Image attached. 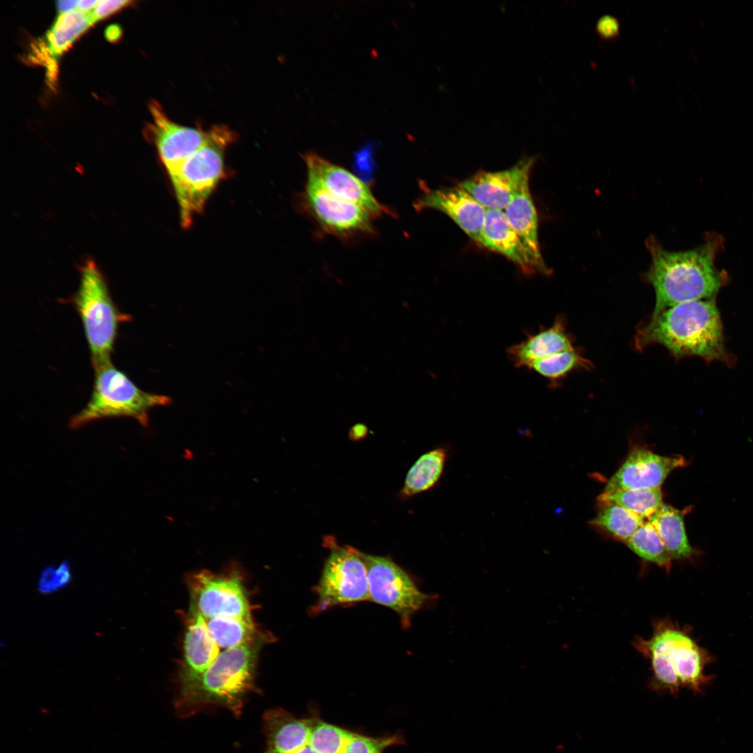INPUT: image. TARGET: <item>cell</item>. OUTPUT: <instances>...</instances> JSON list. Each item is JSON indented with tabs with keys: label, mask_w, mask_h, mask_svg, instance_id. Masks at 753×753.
<instances>
[{
	"label": "cell",
	"mask_w": 753,
	"mask_h": 753,
	"mask_svg": "<svg viewBox=\"0 0 753 753\" xmlns=\"http://www.w3.org/2000/svg\"><path fill=\"white\" fill-rule=\"evenodd\" d=\"M376 146L374 141H370L353 153V169L358 178L365 183L371 182L374 178L376 170L374 159Z\"/></svg>",
	"instance_id": "d6a6232c"
},
{
	"label": "cell",
	"mask_w": 753,
	"mask_h": 753,
	"mask_svg": "<svg viewBox=\"0 0 753 753\" xmlns=\"http://www.w3.org/2000/svg\"><path fill=\"white\" fill-rule=\"evenodd\" d=\"M528 183L529 180L523 184L503 212L510 226L531 253L538 260L544 261L538 242V215Z\"/></svg>",
	"instance_id": "603a6c76"
},
{
	"label": "cell",
	"mask_w": 753,
	"mask_h": 753,
	"mask_svg": "<svg viewBox=\"0 0 753 753\" xmlns=\"http://www.w3.org/2000/svg\"><path fill=\"white\" fill-rule=\"evenodd\" d=\"M234 139L225 126L209 130L205 143L167 174L171 181L183 227L190 226L225 173L224 153Z\"/></svg>",
	"instance_id": "277c9868"
},
{
	"label": "cell",
	"mask_w": 753,
	"mask_h": 753,
	"mask_svg": "<svg viewBox=\"0 0 753 753\" xmlns=\"http://www.w3.org/2000/svg\"><path fill=\"white\" fill-rule=\"evenodd\" d=\"M625 543L644 560L655 563L667 571L670 570L672 558L648 521L644 522Z\"/></svg>",
	"instance_id": "4316f807"
},
{
	"label": "cell",
	"mask_w": 753,
	"mask_h": 753,
	"mask_svg": "<svg viewBox=\"0 0 753 753\" xmlns=\"http://www.w3.org/2000/svg\"><path fill=\"white\" fill-rule=\"evenodd\" d=\"M311 719H298L282 709L263 715L266 747L263 753H296L308 744Z\"/></svg>",
	"instance_id": "d6986e66"
},
{
	"label": "cell",
	"mask_w": 753,
	"mask_h": 753,
	"mask_svg": "<svg viewBox=\"0 0 753 753\" xmlns=\"http://www.w3.org/2000/svg\"><path fill=\"white\" fill-rule=\"evenodd\" d=\"M307 204L322 228L335 235L348 236L372 231L374 216L365 208L337 198L325 190L307 183Z\"/></svg>",
	"instance_id": "5bb4252c"
},
{
	"label": "cell",
	"mask_w": 753,
	"mask_h": 753,
	"mask_svg": "<svg viewBox=\"0 0 753 753\" xmlns=\"http://www.w3.org/2000/svg\"><path fill=\"white\" fill-rule=\"evenodd\" d=\"M644 522V518L622 507L600 505L591 524L602 528L615 538L625 542Z\"/></svg>",
	"instance_id": "83f0119b"
},
{
	"label": "cell",
	"mask_w": 753,
	"mask_h": 753,
	"mask_svg": "<svg viewBox=\"0 0 753 753\" xmlns=\"http://www.w3.org/2000/svg\"><path fill=\"white\" fill-rule=\"evenodd\" d=\"M646 246L651 256L647 279L656 297L653 315L680 303L708 299L720 289L723 277L714 263L721 246L719 238L687 251L666 250L653 237Z\"/></svg>",
	"instance_id": "6da1fadb"
},
{
	"label": "cell",
	"mask_w": 753,
	"mask_h": 753,
	"mask_svg": "<svg viewBox=\"0 0 753 753\" xmlns=\"http://www.w3.org/2000/svg\"><path fill=\"white\" fill-rule=\"evenodd\" d=\"M77 4L78 1L75 0L58 1L56 2V8L60 14L66 13L77 10Z\"/></svg>",
	"instance_id": "d590c367"
},
{
	"label": "cell",
	"mask_w": 753,
	"mask_h": 753,
	"mask_svg": "<svg viewBox=\"0 0 753 753\" xmlns=\"http://www.w3.org/2000/svg\"><path fill=\"white\" fill-rule=\"evenodd\" d=\"M686 465L687 460L683 456H662L637 448L609 479L603 492L660 487L673 470Z\"/></svg>",
	"instance_id": "4fadbf2b"
},
{
	"label": "cell",
	"mask_w": 753,
	"mask_h": 753,
	"mask_svg": "<svg viewBox=\"0 0 753 753\" xmlns=\"http://www.w3.org/2000/svg\"><path fill=\"white\" fill-rule=\"evenodd\" d=\"M414 206L418 209L434 208L445 213L480 244L487 209L459 184L428 190Z\"/></svg>",
	"instance_id": "2e32d148"
},
{
	"label": "cell",
	"mask_w": 753,
	"mask_h": 753,
	"mask_svg": "<svg viewBox=\"0 0 753 753\" xmlns=\"http://www.w3.org/2000/svg\"><path fill=\"white\" fill-rule=\"evenodd\" d=\"M219 654L220 647L212 638L205 619L197 612L189 610L179 674L181 693L196 682Z\"/></svg>",
	"instance_id": "ac0fdd59"
},
{
	"label": "cell",
	"mask_w": 753,
	"mask_h": 753,
	"mask_svg": "<svg viewBox=\"0 0 753 753\" xmlns=\"http://www.w3.org/2000/svg\"><path fill=\"white\" fill-rule=\"evenodd\" d=\"M329 547V555L315 586L317 600L312 608V614L370 600L367 568L358 550L340 547L333 542Z\"/></svg>",
	"instance_id": "52a82bcc"
},
{
	"label": "cell",
	"mask_w": 753,
	"mask_h": 753,
	"mask_svg": "<svg viewBox=\"0 0 753 753\" xmlns=\"http://www.w3.org/2000/svg\"><path fill=\"white\" fill-rule=\"evenodd\" d=\"M121 35V30L117 25H111L108 26L105 31L106 38L110 41L117 40Z\"/></svg>",
	"instance_id": "74e56055"
},
{
	"label": "cell",
	"mask_w": 753,
	"mask_h": 753,
	"mask_svg": "<svg viewBox=\"0 0 753 753\" xmlns=\"http://www.w3.org/2000/svg\"><path fill=\"white\" fill-rule=\"evenodd\" d=\"M71 301L82 323L93 367L110 361L119 326L129 317L116 307L94 262L88 261L82 267L79 287Z\"/></svg>",
	"instance_id": "8992f818"
},
{
	"label": "cell",
	"mask_w": 753,
	"mask_h": 753,
	"mask_svg": "<svg viewBox=\"0 0 753 753\" xmlns=\"http://www.w3.org/2000/svg\"><path fill=\"white\" fill-rule=\"evenodd\" d=\"M597 500L600 505H618L644 519H648L663 504L660 487L603 492Z\"/></svg>",
	"instance_id": "d4e9b609"
},
{
	"label": "cell",
	"mask_w": 753,
	"mask_h": 753,
	"mask_svg": "<svg viewBox=\"0 0 753 753\" xmlns=\"http://www.w3.org/2000/svg\"><path fill=\"white\" fill-rule=\"evenodd\" d=\"M131 1L127 0H100L89 12L93 23L121 9Z\"/></svg>",
	"instance_id": "e575fe53"
},
{
	"label": "cell",
	"mask_w": 753,
	"mask_h": 753,
	"mask_svg": "<svg viewBox=\"0 0 753 753\" xmlns=\"http://www.w3.org/2000/svg\"><path fill=\"white\" fill-rule=\"evenodd\" d=\"M480 244L506 257L525 273H548L545 261L531 253L509 224L503 211L487 209Z\"/></svg>",
	"instance_id": "e0dca14e"
},
{
	"label": "cell",
	"mask_w": 753,
	"mask_h": 753,
	"mask_svg": "<svg viewBox=\"0 0 753 753\" xmlns=\"http://www.w3.org/2000/svg\"><path fill=\"white\" fill-rule=\"evenodd\" d=\"M401 736L372 738L356 734L348 743L343 753H382L388 747L401 744Z\"/></svg>",
	"instance_id": "1f68e13d"
},
{
	"label": "cell",
	"mask_w": 753,
	"mask_h": 753,
	"mask_svg": "<svg viewBox=\"0 0 753 753\" xmlns=\"http://www.w3.org/2000/svg\"><path fill=\"white\" fill-rule=\"evenodd\" d=\"M205 621L220 648H234L259 636L252 618L219 616Z\"/></svg>",
	"instance_id": "484cf974"
},
{
	"label": "cell",
	"mask_w": 753,
	"mask_h": 753,
	"mask_svg": "<svg viewBox=\"0 0 753 753\" xmlns=\"http://www.w3.org/2000/svg\"><path fill=\"white\" fill-rule=\"evenodd\" d=\"M93 23L89 13L75 10L60 14L46 33L42 44H38L36 52L39 56L45 55L50 76L55 70V61L63 52L84 33Z\"/></svg>",
	"instance_id": "44dd1931"
},
{
	"label": "cell",
	"mask_w": 753,
	"mask_h": 753,
	"mask_svg": "<svg viewBox=\"0 0 753 753\" xmlns=\"http://www.w3.org/2000/svg\"><path fill=\"white\" fill-rule=\"evenodd\" d=\"M264 636L220 653L210 667L176 702L178 715L185 717L208 706H220L235 715L252 690L257 656Z\"/></svg>",
	"instance_id": "3957f363"
},
{
	"label": "cell",
	"mask_w": 753,
	"mask_h": 753,
	"mask_svg": "<svg viewBox=\"0 0 753 753\" xmlns=\"http://www.w3.org/2000/svg\"><path fill=\"white\" fill-rule=\"evenodd\" d=\"M640 653L655 652L662 655L675 670L681 686L696 692L710 680L704 674L705 666L712 657L687 633L669 620H658L654 624L652 637L644 639L637 637L633 642Z\"/></svg>",
	"instance_id": "ba28073f"
},
{
	"label": "cell",
	"mask_w": 753,
	"mask_h": 753,
	"mask_svg": "<svg viewBox=\"0 0 753 753\" xmlns=\"http://www.w3.org/2000/svg\"><path fill=\"white\" fill-rule=\"evenodd\" d=\"M71 579L70 563L68 560H64L57 567L49 565L41 571L38 589L43 594L51 593L66 586Z\"/></svg>",
	"instance_id": "4dcf8cb0"
},
{
	"label": "cell",
	"mask_w": 753,
	"mask_h": 753,
	"mask_svg": "<svg viewBox=\"0 0 753 753\" xmlns=\"http://www.w3.org/2000/svg\"><path fill=\"white\" fill-rule=\"evenodd\" d=\"M533 158H524L510 168L480 172L459 185L486 209L503 211L529 180Z\"/></svg>",
	"instance_id": "9a60e30c"
},
{
	"label": "cell",
	"mask_w": 753,
	"mask_h": 753,
	"mask_svg": "<svg viewBox=\"0 0 753 753\" xmlns=\"http://www.w3.org/2000/svg\"><path fill=\"white\" fill-rule=\"evenodd\" d=\"M589 364V362L572 349L533 360L526 368L551 381H555L575 368L586 367Z\"/></svg>",
	"instance_id": "f546056e"
},
{
	"label": "cell",
	"mask_w": 753,
	"mask_h": 753,
	"mask_svg": "<svg viewBox=\"0 0 753 753\" xmlns=\"http://www.w3.org/2000/svg\"><path fill=\"white\" fill-rule=\"evenodd\" d=\"M367 572L370 600L393 610L404 628L413 615L434 600L422 592L412 577L391 558L358 550Z\"/></svg>",
	"instance_id": "9c48e42d"
},
{
	"label": "cell",
	"mask_w": 753,
	"mask_h": 753,
	"mask_svg": "<svg viewBox=\"0 0 753 753\" xmlns=\"http://www.w3.org/2000/svg\"><path fill=\"white\" fill-rule=\"evenodd\" d=\"M94 383L86 406L70 420L73 429L106 418L126 416L146 427L151 409L167 406L172 399L139 388L112 360L93 367Z\"/></svg>",
	"instance_id": "5b68a950"
},
{
	"label": "cell",
	"mask_w": 753,
	"mask_h": 753,
	"mask_svg": "<svg viewBox=\"0 0 753 753\" xmlns=\"http://www.w3.org/2000/svg\"><path fill=\"white\" fill-rule=\"evenodd\" d=\"M356 733L319 719H311L308 745L317 753H343Z\"/></svg>",
	"instance_id": "f1b7e54d"
},
{
	"label": "cell",
	"mask_w": 753,
	"mask_h": 753,
	"mask_svg": "<svg viewBox=\"0 0 753 753\" xmlns=\"http://www.w3.org/2000/svg\"><path fill=\"white\" fill-rule=\"evenodd\" d=\"M597 34L604 40L616 38L620 33V24L616 17L605 15L600 17L595 24Z\"/></svg>",
	"instance_id": "836d02e7"
},
{
	"label": "cell",
	"mask_w": 753,
	"mask_h": 753,
	"mask_svg": "<svg viewBox=\"0 0 753 753\" xmlns=\"http://www.w3.org/2000/svg\"><path fill=\"white\" fill-rule=\"evenodd\" d=\"M304 158L307 168V183L337 198L358 204L373 215L388 212L374 197L366 183L358 176L314 153H306Z\"/></svg>",
	"instance_id": "8fae6325"
},
{
	"label": "cell",
	"mask_w": 753,
	"mask_h": 753,
	"mask_svg": "<svg viewBox=\"0 0 753 753\" xmlns=\"http://www.w3.org/2000/svg\"><path fill=\"white\" fill-rule=\"evenodd\" d=\"M653 343L662 344L676 356H698L707 360L724 356L719 311L713 300L688 301L668 307L637 333L639 349Z\"/></svg>",
	"instance_id": "7a4b0ae2"
},
{
	"label": "cell",
	"mask_w": 753,
	"mask_h": 753,
	"mask_svg": "<svg viewBox=\"0 0 753 753\" xmlns=\"http://www.w3.org/2000/svg\"><path fill=\"white\" fill-rule=\"evenodd\" d=\"M296 753H317L312 748L307 744L301 750Z\"/></svg>",
	"instance_id": "f35d334b"
},
{
	"label": "cell",
	"mask_w": 753,
	"mask_h": 753,
	"mask_svg": "<svg viewBox=\"0 0 753 753\" xmlns=\"http://www.w3.org/2000/svg\"><path fill=\"white\" fill-rule=\"evenodd\" d=\"M663 503L648 521L654 526L672 559H687L698 554L690 544L684 516L690 510Z\"/></svg>",
	"instance_id": "7402d4cb"
},
{
	"label": "cell",
	"mask_w": 753,
	"mask_h": 753,
	"mask_svg": "<svg viewBox=\"0 0 753 753\" xmlns=\"http://www.w3.org/2000/svg\"><path fill=\"white\" fill-rule=\"evenodd\" d=\"M189 610L205 620L219 616L252 618L250 605L240 575L201 570L188 579Z\"/></svg>",
	"instance_id": "30bf717a"
},
{
	"label": "cell",
	"mask_w": 753,
	"mask_h": 753,
	"mask_svg": "<svg viewBox=\"0 0 753 753\" xmlns=\"http://www.w3.org/2000/svg\"><path fill=\"white\" fill-rule=\"evenodd\" d=\"M449 452L448 446H441L422 455L409 470L401 496L411 497L434 487L443 474Z\"/></svg>",
	"instance_id": "cb8c5ba5"
},
{
	"label": "cell",
	"mask_w": 753,
	"mask_h": 753,
	"mask_svg": "<svg viewBox=\"0 0 753 753\" xmlns=\"http://www.w3.org/2000/svg\"><path fill=\"white\" fill-rule=\"evenodd\" d=\"M572 349L564 323L558 318L552 326L528 335L525 340L510 347L507 353L515 367H526L533 360Z\"/></svg>",
	"instance_id": "ffe728a7"
},
{
	"label": "cell",
	"mask_w": 753,
	"mask_h": 753,
	"mask_svg": "<svg viewBox=\"0 0 753 753\" xmlns=\"http://www.w3.org/2000/svg\"><path fill=\"white\" fill-rule=\"evenodd\" d=\"M98 0H79L77 10L82 13H89L98 3Z\"/></svg>",
	"instance_id": "8d00e7d4"
},
{
	"label": "cell",
	"mask_w": 753,
	"mask_h": 753,
	"mask_svg": "<svg viewBox=\"0 0 753 753\" xmlns=\"http://www.w3.org/2000/svg\"><path fill=\"white\" fill-rule=\"evenodd\" d=\"M150 109L153 116L151 137L168 174L205 143L209 130L172 121L157 102H152Z\"/></svg>",
	"instance_id": "7c38bea8"
}]
</instances>
